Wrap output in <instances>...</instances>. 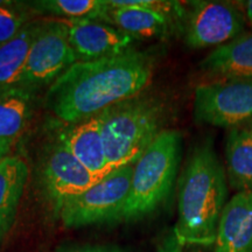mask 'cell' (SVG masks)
<instances>
[{"label": "cell", "instance_id": "obj_22", "mask_svg": "<svg viewBox=\"0 0 252 252\" xmlns=\"http://www.w3.org/2000/svg\"><path fill=\"white\" fill-rule=\"evenodd\" d=\"M62 252H124L121 249L111 248V247H103V245H83V247L70 248Z\"/></svg>", "mask_w": 252, "mask_h": 252}, {"label": "cell", "instance_id": "obj_13", "mask_svg": "<svg viewBox=\"0 0 252 252\" xmlns=\"http://www.w3.org/2000/svg\"><path fill=\"white\" fill-rule=\"evenodd\" d=\"M214 252H252V193H237L226 202Z\"/></svg>", "mask_w": 252, "mask_h": 252}, {"label": "cell", "instance_id": "obj_18", "mask_svg": "<svg viewBox=\"0 0 252 252\" xmlns=\"http://www.w3.org/2000/svg\"><path fill=\"white\" fill-rule=\"evenodd\" d=\"M226 176L238 193H252V135L249 128H231L225 143Z\"/></svg>", "mask_w": 252, "mask_h": 252}, {"label": "cell", "instance_id": "obj_7", "mask_svg": "<svg viewBox=\"0 0 252 252\" xmlns=\"http://www.w3.org/2000/svg\"><path fill=\"white\" fill-rule=\"evenodd\" d=\"M194 117L217 127H239L252 123V80L228 78L196 87Z\"/></svg>", "mask_w": 252, "mask_h": 252}, {"label": "cell", "instance_id": "obj_12", "mask_svg": "<svg viewBox=\"0 0 252 252\" xmlns=\"http://www.w3.org/2000/svg\"><path fill=\"white\" fill-rule=\"evenodd\" d=\"M55 139L94 174H109L102 135V116L76 124H63Z\"/></svg>", "mask_w": 252, "mask_h": 252}, {"label": "cell", "instance_id": "obj_14", "mask_svg": "<svg viewBox=\"0 0 252 252\" xmlns=\"http://www.w3.org/2000/svg\"><path fill=\"white\" fill-rule=\"evenodd\" d=\"M33 111V91L15 88L0 93V160L11 156Z\"/></svg>", "mask_w": 252, "mask_h": 252}, {"label": "cell", "instance_id": "obj_21", "mask_svg": "<svg viewBox=\"0 0 252 252\" xmlns=\"http://www.w3.org/2000/svg\"><path fill=\"white\" fill-rule=\"evenodd\" d=\"M182 248H184V245L178 241L174 232H173L172 235L163 239L162 243L158 248L157 252H184Z\"/></svg>", "mask_w": 252, "mask_h": 252}, {"label": "cell", "instance_id": "obj_15", "mask_svg": "<svg viewBox=\"0 0 252 252\" xmlns=\"http://www.w3.org/2000/svg\"><path fill=\"white\" fill-rule=\"evenodd\" d=\"M28 176L30 168L23 158L8 156L0 160V245L14 224Z\"/></svg>", "mask_w": 252, "mask_h": 252}, {"label": "cell", "instance_id": "obj_24", "mask_svg": "<svg viewBox=\"0 0 252 252\" xmlns=\"http://www.w3.org/2000/svg\"><path fill=\"white\" fill-rule=\"evenodd\" d=\"M249 131H250V133H251V135H252V123L250 124V128H249Z\"/></svg>", "mask_w": 252, "mask_h": 252}, {"label": "cell", "instance_id": "obj_20", "mask_svg": "<svg viewBox=\"0 0 252 252\" xmlns=\"http://www.w3.org/2000/svg\"><path fill=\"white\" fill-rule=\"evenodd\" d=\"M33 11L27 2L9 1L0 6V47L17 35L27 23L33 20Z\"/></svg>", "mask_w": 252, "mask_h": 252}, {"label": "cell", "instance_id": "obj_1", "mask_svg": "<svg viewBox=\"0 0 252 252\" xmlns=\"http://www.w3.org/2000/svg\"><path fill=\"white\" fill-rule=\"evenodd\" d=\"M153 58L131 49L97 61L76 62L49 87L47 108L62 124H76L143 94L153 75Z\"/></svg>", "mask_w": 252, "mask_h": 252}, {"label": "cell", "instance_id": "obj_8", "mask_svg": "<svg viewBox=\"0 0 252 252\" xmlns=\"http://www.w3.org/2000/svg\"><path fill=\"white\" fill-rule=\"evenodd\" d=\"M104 176L86 168L58 140L43 153L37 169V184L56 214L69 198L77 196Z\"/></svg>", "mask_w": 252, "mask_h": 252}, {"label": "cell", "instance_id": "obj_16", "mask_svg": "<svg viewBox=\"0 0 252 252\" xmlns=\"http://www.w3.org/2000/svg\"><path fill=\"white\" fill-rule=\"evenodd\" d=\"M201 69L223 80H252V34L241 35L217 47L202 60Z\"/></svg>", "mask_w": 252, "mask_h": 252}, {"label": "cell", "instance_id": "obj_19", "mask_svg": "<svg viewBox=\"0 0 252 252\" xmlns=\"http://www.w3.org/2000/svg\"><path fill=\"white\" fill-rule=\"evenodd\" d=\"M39 14L62 18V20H102L108 5L105 0H40L27 2Z\"/></svg>", "mask_w": 252, "mask_h": 252}, {"label": "cell", "instance_id": "obj_3", "mask_svg": "<svg viewBox=\"0 0 252 252\" xmlns=\"http://www.w3.org/2000/svg\"><path fill=\"white\" fill-rule=\"evenodd\" d=\"M102 116L108 171L135 163L163 131L165 105L159 98L138 94L110 106Z\"/></svg>", "mask_w": 252, "mask_h": 252}, {"label": "cell", "instance_id": "obj_9", "mask_svg": "<svg viewBox=\"0 0 252 252\" xmlns=\"http://www.w3.org/2000/svg\"><path fill=\"white\" fill-rule=\"evenodd\" d=\"M243 30V15L235 5L195 1L186 18V43L190 48L220 47L241 36Z\"/></svg>", "mask_w": 252, "mask_h": 252}, {"label": "cell", "instance_id": "obj_17", "mask_svg": "<svg viewBox=\"0 0 252 252\" xmlns=\"http://www.w3.org/2000/svg\"><path fill=\"white\" fill-rule=\"evenodd\" d=\"M41 19H33L13 39L0 47V93L20 88L25 68Z\"/></svg>", "mask_w": 252, "mask_h": 252}, {"label": "cell", "instance_id": "obj_4", "mask_svg": "<svg viewBox=\"0 0 252 252\" xmlns=\"http://www.w3.org/2000/svg\"><path fill=\"white\" fill-rule=\"evenodd\" d=\"M181 144L180 132L163 130L134 163L123 220L143 219L165 202L180 165Z\"/></svg>", "mask_w": 252, "mask_h": 252}, {"label": "cell", "instance_id": "obj_11", "mask_svg": "<svg viewBox=\"0 0 252 252\" xmlns=\"http://www.w3.org/2000/svg\"><path fill=\"white\" fill-rule=\"evenodd\" d=\"M108 8L102 20L133 39H162L171 33V15L131 4L130 0H105Z\"/></svg>", "mask_w": 252, "mask_h": 252}, {"label": "cell", "instance_id": "obj_10", "mask_svg": "<svg viewBox=\"0 0 252 252\" xmlns=\"http://www.w3.org/2000/svg\"><path fill=\"white\" fill-rule=\"evenodd\" d=\"M69 42L77 62L97 61L121 55L132 49L134 39L111 25L99 20H64Z\"/></svg>", "mask_w": 252, "mask_h": 252}, {"label": "cell", "instance_id": "obj_5", "mask_svg": "<svg viewBox=\"0 0 252 252\" xmlns=\"http://www.w3.org/2000/svg\"><path fill=\"white\" fill-rule=\"evenodd\" d=\"M134 163L113 169L77 196L69 198L58 215L67 228L123 220L130 195Z\"/></svg>", "mask_w": 252, "mask_h": 252}, {"label": "cell", "instance_id": "obj_6", "mask_svg": "<svg viewBox=\"0 0 252 252\" xmlns=\"http://www.w3.org/2000/svg\"><path fill=\"white\" fill-rule=\"evenodd\" d=\"M76 62V55L69 42L67 23L55 19H41L31 46L20 88L34 93L42 87H50Z\"/></svg>", "mask_w": 252, "mask_h": 252}, {"label": "cell", "instance_id": "obj_2", "mask_svg": "<svg viewBox=\"0 0 252 252\" xmlns=\"http://www.w3.org/2000/svg\"><path fill=\"white\" fill-rule=\"evenodd\" d=\"M226 173L204 141L191 152L179 180V220L174 235L182 245H213L226 204Z\"/></svg>", "mask_w": 252, "mask_h": 252}, {"label": "cell", "instance_id": "obj_23", "mask_svg": "<svg viewBox=\"0 0 252 252\" xmlns=\"http://www.w3.org/2000/svg\"><path fill=\"white\" fill-rule=\"evenodd\" d=\"M242 4H243V7L245 9V14H247L249 21H250V24L252 26V0L244 1V2H242Z\"/></svg>", "mask_w": 252, "mask_h": 252}]
</instances>
